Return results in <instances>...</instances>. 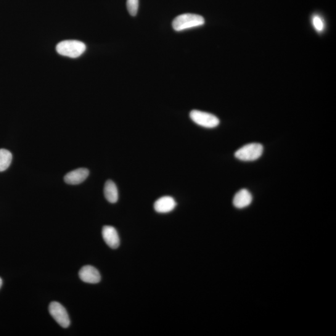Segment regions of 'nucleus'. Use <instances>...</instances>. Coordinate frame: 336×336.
I'll return each mask as SVG.
<instances>
[{
    "label": "nucleus",
    "instance_id": "5",
    "mask_svg": "<svg viewBox=\"0 0 336 336\" xmlns=\"http://www.w3.org/2000/svg\"><path fill=\"white\" fill-rule=\"evenodd\" d=\"M49 311L51 315L63 328L70 326L71 321L70 317L64 307L57 302H52L49 306Z\"/></svg>",
    "mask_w": 336,
    "mask_h": 336
},
{
    "label": "nucleus",
    "instance_id": "1",
    "mask_svg": "<svg viewBox=\"0 0 336 336\" xmlns=\"http://www.w3.org/2000/svg\"><path fill=\"white\" fill-rule=\"evenodd\" d=\"M86 49V46L84 42L76 40L63 41L56 46L58 54L71 58L81 56Z\"/></svg>",
    "mask_w": 336,
    "mask_h": 336
},
{
    "label": "nucleus",
    "instance_id": "11",
    "mask_svg": "<svg viewBox=\"0 0 336 336\" xmlns=\"http://www.w3.org/2000/svg\"><path fill=\"white\" fill-rule=\"evenodd\" d=\"M104 195L108 202L110 203H116L118 199V192L117 187L115 182L108 180L105 182L104 186Z\"/></svg>",
    "mask_w": 336,
    "mask_h": 336
},
{
    "label": "nucleus",
    "instance_id": "8",
    "mask_svg": "<svg viewBox=\"0 0 336 336\" xmlns=\"http://www.w3.org/2000/svg\"><path fill=\"white\" fill-rule=\"evenodd\" d=\"M89 175V171L86 168H79L68 173L64 176L66 183L77 185L82 183Z\"/></svg>",
    "mask_w": 336,
    "mask_h": 336
},
{
    "label": "nucleus",
    "instance_id": "14",
    "mask_svg": "<svg viewBox=\"0 0 336 336\" xmlns=\"http://www.w3.org/2000/svg\"><path fill=\"white\" fill-rule=\"evenodd\" d=\"M313 25L317 31L321 32L323 31L324 28V22L319 16H314L313 18Z\"/></svg>",
    "mask_w": 336,
    "mask_h": 336
},
{
    "label": "nucleus",
    "instance_id": "6",
    "mask_svg": "<svg viewBox=\"0 0 336 336\" xmlns=\"http://www.w3.org/2000/svg\"><path fill=\"white\" fill-rule=\"evenodd\" d=\"M79 277L82 281L88 284H98L101 280L99 272L91 265L84 266L79 271Z\"/></svg>",
    "mask_w": 336,
    "mask_h": 336
},
{
    "label": "nucleus",
    "instance_id": "15",
    "mask_svg": "<svg viewBox=\"0 0 336 336\" xmlns=\"http://www.w3.org/2000/svg\"><path fill=\"white\" fill-rule=\"evenodd\" d=\"M2 283H3V282H2V280L1 278H0V288L2 287Z\"/></svg>",
    "mask_w": 336,
    "mask_h": 336
},
{
    "label": "nucleus",
    "instance_id": "2",
    "mask_svg": "<svg viewBox=\"0 0 336 336\" xmlns=\"http://www.w3.org/2000/svg\"><path fill=\"white\" fill-rule=\"evenodd\" d=\"M205 23V19L201 16L186 13L178 16L173 20V27L176 31H181L203 26Z\"/></svg>",
    "mask_w": 336,
    "mask_h": 336
},
{
    "label": "nucleus",
    "instance_id": "9",
    "mask_svg": "<svg viewBox=\"0 0 336 336\" xmlns=\"http://www.w3.org/2000/svg\"><path fill=\"white\" fill-rule=\"evenodd\" d=\"M176 203L174 198L170 196L160 197L154 204V209L158 213H168L174 210Z\"/></svg>",
    "mask_w": 336,
    "mask_h": 336
},
{
    "label": "nucleus",
    "instance_id": "10",
    "mask_svg": "<svg viewBox=\"0 0 336 336\" xmlns=\"http://www.w3.org/2000/svg\"><path fill=\"white\" fill-rule=\"evenodd\" d=\"M252 201V195L248 190L243 189L235 195L233 205L238 209H243L249 206Z\"/></svg>",
    "mask_w": 336,
    "mask_h": 336
},
{
    "label": "nucleus",
    "instance_id": "12",
    "mask_svg": "<svg viewBox=\"0 0 336 336\" xmlns=\"http://www.w3.org/2000/svg\"><path fill=\"white\" fill-rule=\"evenodd\" d=\"M12 161V154L9 150L0 149V172L7 170Z\"/></svg>",
    "mask_w": 336,
    "mask_h": 336
},
{
    "label": "nucleus",
    "instance_id": "7",
    "mask_svg": "<svg viewBox=\"0 0 336 336\" xmlns=\"http://www.w3.org/2000/svg\"><path fill=\"white\" fill-rule=\"evenodd\" d=\"M102 237L105 243L113 249H116L120 245V238L113 227L106 226L103 227Z\"/></svg>",
    "mask_w": 336,
    "mask_h": 336
},
{
    "label": "nucleus",
    "instance_id": "3",
    "mask_svg": "<svg viewBox=\"0 0 336 336\" xmlns=\"http://www.w3.org/2000/svg\"><path fill=\"white\" fill-rule=\"evenodd\" d=\"M263 152L262 145L253 143L240 148L235 152V157L242 161H255L261 157Z\"/></svg>",
    "mask_w": 336,
    "mask_h": 336
},
{
    "label": "nucleus",
    "instance_id": "13",
    "mask_svg": "<svg viewBox=\"0 0 336 336\" xmlns=\"http://www.w3.org/2000/svg\"><path fill=\"white\" fill-rule=\"evenodd\" d=\"M139 0H127L126 7L127 10L132 17L136 16L139 10Z\"/></svg>",
    "mask_w": 336,
    "mask_h": 336
},
{
    "label": "nucleus",
    "instance_id": "4",
    "mask_svg": "<svg viewBox=\"0 0 336 336\" xmlns=\"http://www.w3.org/2000/svg\"><path fill=\"white\" fill-rule=\"evenodd\" d=\"M190 118L197 125L208 128H215L220 122L219 118L215 115L199 110L191 111L190 113Z\"/></svg>",
    "mask_w": 336,
    "mask_h": 336
}]
</instances>
